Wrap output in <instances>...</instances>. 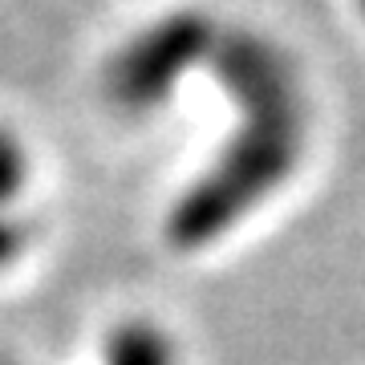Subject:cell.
<instances>
[{"label":"cell","instance_id":"6da1fadb","mask_svg":"<svg viewBox=\"0 0 365 365\" xmlns=\"http://www.w3.org/2000/svg\"><path fill=\"white\" fill-rule=\"evenodd\" d=\"M309 150V114H240V126L167 207L170 248L220 244L284 191Z\"/></svg>","mask_w":365,"mask_h":365},{"label":"cell","instance_id":"7a4b0ae2","mask_svg":"<svg viewBox=\"0 0 365 365\" xmlns=\"http://www.w3.org/2000/svg\"><path fill=\"white\" fill-rule=\"evenodd\" d=\"M215 41H220V25L195 9L150 21L110 53L102 69L106 102L122 114L158 110L191 69L211 61Z\"/></svg>","mask_w":365,"mask_h":365},{"label":"cell","instance_id":"3957f363","mask_svg":"<svg viewBox=\"0 0 365 365\" xmlns=\"http://www.w3.org/2000/svg\"><path fill=\"white\" fill-rule=\"evenodd\" d=\"M102 365H179V349L163 325L130 317L110 329L102 345Z\"/></svg>","mask_w":365,"mask_h":365},{"label":"cell","instance_id":"277c9868","mask_svg":"<svg viewBox=\"0 0 365 365\" xmlns=\"http://www.w3.org/2000/svg\"><path fill=\"white\" fill-rule=\"evenodd\" d=\"M33 182V150L25 138L0 122V215H16V203L29 195Z\"/></svg>","mask_w":365,"mask_h":365},{"label":"cell","instance_id":"5b68a950","mask_svg":"<svg viewBox=\"0 0 365 365\" xmlns=\"http://www.w3.org/2000/svg\"><path fill=\"white\" fill-rule=\"evenodd\" d=\"M29 248V227L21 223V215H0V272L16 264Z\"/></svg>","mask_w":365,"mask_h":365},{"label":"cell","instance_id":"8992f818","mask_svg":"<svg viewBox=\"0 0 365 365\" xmlns=\"http://www.w3.org/2000/svg\"><path fill=\"white\" fill-rule=\"evenodd\" d=\"M353 9H357V16L365 21V0H353Z\"/></svg>","mask_w":365,"mask_h":365},{"label":"cell","instance_id":"52a82bcc","mask_svg":"<svg viewBox=\"0 0 365 365\" xmlns=\"http://www.w3.org/2000/svg\"><path fill=\"white\" fill-rule=\"evenodd\" d=\"M0 365H13V361H0Z\"/></svg>","mask_w":365,"mask_h":365}]
</instances>
